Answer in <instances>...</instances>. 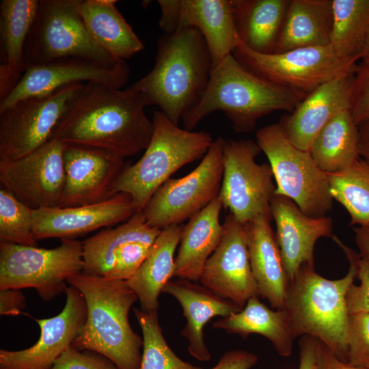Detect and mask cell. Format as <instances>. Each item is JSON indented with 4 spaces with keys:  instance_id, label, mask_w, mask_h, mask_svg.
I'll return each instance as SVG.
<instances>
[{
    "instance_id": "cell-1",
    "label": "cell",
    "mask_w": 369,
    "mask_h": 369,
    "mask_svg": "<svg viewBox=\"0 0 369 369\" xmlns=\"http://www.w3.org/2000/svg\"><path fill=\"white\" fill-rule=\"evenodd\" d=\"M144 94L87 82L57 127L53 139L98 148L123 158L148 147L154 124L145 113Z\"/></svg>"
},
{
    "instance_id": "cell-2",
    "label": "cell",
    "mask_w": 369,
    "mask_h": 369,
    "mask_svg": "<svg viewBox=\"0 0 369 369\" xmlns=\"http://www.w3.org/2000/svg\"><path fill=\"white\" fill-rule=\"evenodd\" d=\"M213 70L202 33L185 27L163 34L156 42L152 70L131 85L142 92L148 105H156L175 124L200 100Z\"/></svg>"
},
{
    "instance_id": "cell-3",
    "label": "cell",
    "mask_w": 369,
    "mask_h": 369,
    "mask_svg": "<svg viewBox=\"0 0 369 369\" xmlns=\"http://www.w3.org/2000/svg\"><path fill=\"white\" fill-rule=\"evenodd\" d=\"M305 98L256 74L230 54L213 69L200 100L181 120L184 129L192 131L206 116L222 111L235 132L247 133L265 115L292 113Z\"/></svg>"
},
{
    "instance_id": "cell-4",
    "label": "cell",
    "mask_w": 369,
    "mask_h": 369,
    "mask_svg": "<svg viewBox=\"0 0 369 369\" xmlns=\"http://www.w3.org/2000/svg\"><path fill=\"white\" fill-rule=\"evenodd\" d=\"M68 284L82 294L87 306L85 323L72 345L105 357L118 369H139L143 339L128 319L138 298L127 282L82 272L69 278Z\"/></svg>"
},
{
    "instance_id": "cell-5",
    "label": "cell",
    "mask_w": 369,
    "mask_h": 369,
    "mask_svg": "<svg viewBox=\"0 0 369 369\" xmlns=\"http://www.w3.org/2000/svg\"><path fill=\"white\" fill-rule=\"evenodd\" d=\"M331 238L348 260L347 274L331 280L318 275L314 264H303L288 282L284 309L297 337L310 336L319 340L339 359L346 362L349 314L346 296L357 277L359 254L336 236Z\"/></svg>"
},
{
    "instance_id": "cell-6",
    "label": "cell",
    "mask_w": 369,
    "mask_h": 369,
    "mask_svg": "<svg viewBox=\"0 0 369 369\" xmlns=\"http://www.w3.org/2000/svg\"><path fill=\"white\" fill-rule=\"evenodd\" d=\"M154 131L142 156L122 170L114 193L129 195L141 212L150 197L182 166L203 158L213 142L206 131L178 127L161 111H155Z\"/></svg>"
},
{
    "instance_id": "cell-7",
    "label": "cell",
    "mask_w": 369,
    "mask_h": 369,
    "mask_svg": "<svg viewBox=\"0 0 369 369\" xmlns=\"http://www.w3.org/2000/svg\"><path fill=\"white\" fill-rule=\"evenodd\" d=\"M256 137L271 167L275 194L290 198L309 217H325L333 200L328 174L318 167L310 152L293 145L279 122L259 128Z\"/></svg>"
},
{
    "instance_id": "cell-8",
    "label": "cell",
    "mask_w": 369,
    "mask_h": 369,
    "mask_svg": "<svg viewBox=\"0 0 369 369\" xmlns=\"http://www.w3.org/2000/svg\"><path fill=\"white\" fill-rule=\"evenodd\" d=\"M83 242L61 239L53 249L0 242V290L32 288L44 301L66 292L83 272Z\"/></svg>"
},
{
    "instance_id": "cell-9",
    "label": "cell",
    "mask_w": 369,
    "mask_h": 369,
    "mask_svg": "<svg viewBox=\"0 0 369 369\" xmlns=\"http://www.w3.org/2000/svg\"><path fill=\"white\" fill-rule=\"evenodd\" d=\"M232 54L256 74L305 97L327 81L354 74L358 64L339 56L330 44L262 54L241 43Z\"/></svg>"
},
{
    "instance_id": "cell-10",
    "label": "cell",
    "mask_w": 369,
    "mask_h": 369,
    "mask_svg": "<svg viewBox=\"0 0 369 369\" xmlns=\"http://www.w3.org/2000/svg\"><path fill=\"white\" fill-rule=\"evenodd\" d=\"M112 64L113 59L92 39L77 9V0H41L25 46L26 66L66 57Z\"/></svg>"
},
{
    "instance_id": "cell-11",
    "label": "cell",
    "mask_w": 369,
    "mask_h": 369,
    "mask_svg": "<svg viewBox=\"0 0 369 369\" xmlns=\"http://www.w3.org/2000/svg\"><path fill=\"white\" fill-rule=\"evenodd\" d=\"M224 139H215L200 164L180 178H169L141 211L148 224L163 230L180 225L218 197L223 174Z\"/></svg>"
},
{
    "instance_id": "cell-12",
    "label": "cell",
    "mask_w": 369,
    "mask_h": 369,
    "mask_svg": "<svg viewBox=\"0 0 369 369\" xmlns=\"http://www.w3.org/2000/svg\"><path fill=\"white\" fill-rule=\"evenodd\" d=\"M83 85L25 98L0 111V161L20 158L51 141Z\"/></svg>"
},
{
    "instance_id": "cell-13",
    "label": "cell",
    "mask_w": 369,
    "mask_h": 369,
    "mask_svg": "<svg viewBox=\"0 0 369 369\" xmlns=\"http://www.w3.org/2000/svg\"><path fill=\"white\" fill-rule=\"evenodd\" d=\"M260 151L258 144L250 139H224L223 174L218 197L223 207L243 224L262 215L271 217L270 204L276 185L270 164L256 161Z\"/></svg>"
},
{
    "instance_id": "cell-14",
    "label": "cell",
    "mask_w": 369,
    "mask_h": 369,
    "mask_svg": "<svg viewBox=\"0 0 369 369\" xmlns=\"http://www.w3.org/2000/svg\"><path fill=\"white\" fill-rule=\"evenodd\" d=\"M141 212L83 242V273L109 279H129L148 255L161 233Z\"/></svg>"
},
{
    "instance_id": "cell-15",
    "label": "cell",
    "mask_w": 369,
    "mask_h": 369,
    "mask_svg": "<svg viewBox=\"0 0 369 369\" xmlns=\"http://www.w3.org/2000/svg\"><path fill=\"white\" fill-rule=\"evenodd\" d=\"M64 144L52 139L20 158L0 161L3 188L33 210L61 206L65 172Z\"/></svg>"
},
{
    "instance_id": "cell-16",
    "label": "cell",
    "mask_w": 369,
    "mask_h": 369,
    "mask_svg": "<svg viewBox=\"0 0 369 369\" xmlns=\"http://www.w3.org/2000/svg\"><path fill=\"white\" fill-rule=\"evenodd\" d=\"M130 72L125 61L105 64L75 57L28 66L16 85L0 100V111L19 100L47 95L75 83L98 82L121 89L128 82Z\"/></svg>"
},
{
    "instance_id": "cell-17",
    "label": "cell",
    "mask_w": 369,
    "mask_h": 369,
    "mask_svg": "<svg viewBox=\"0 0 369 369\" xmlns=\"http://www.w3.org/2000/svg\"><path fill=\"white\" fill-rule=\"evenodd\" d=\"M223 228L219 244L207 260L199 282L243 308L248 299L260 296L251 269L245 225L228 213Z\"/></svg>"
},
{
    "instance_id": "cell-18",
    "label": "cell",
    "mask_w": 369,
    "mask_h": 369,
    "mask_svg": "<svg viewBox=\"0 0 369 369\" xmlns=\"http://www.w3.org/2000/svg\"><path fill=\"white\" fill-rule=\"evenodd\" d=\"M65 184L61 206L105 201L113 195L118 178L126 166L124 158L107 150L64 144Z\"/></svg>"
},
{
    "instance_id": "cell-19",
    "label": "cell",
    "mask_w": 369,
    "mask_h": 369,
    "mask_svg": "<svg viewBox=\"0 0 369 369\" xmlns=\"http://www.w3.org/2000/svg\"><path fill=\"white\" fill-rule=\"evenodd\" d=\"M62 312L51 318L35 319L40 329L38 341L20 351L0 350V369H50L81 332L87 317L82 294L73 286L66 290Z\"/></svg>"
},
{
    "instance_id": "cell-20",
    "label": "cell",
    "mask_w": 369,
    "mask_h": 369,
    "mask_svg": "<svg viewBox=\"0 0 369 369\" xmlns=\"http://www.w3.org/2000/svg\"><path fill=\"white\" fill-rule=\"evenodd\" d=\"M137 212L131 197L118 193L97 203L33 210L36 239L73 238L129 219Z\"/></svg>"
},
{
    "instance_id": "cell-21",
    "label": "cell",
    "mask_w": 369,
    "mask_h": 369,
    "mask_svg": "<svg viewBox=\"0 0 369 369\" xmlns=\"http://www.w3.org/2000/svg\"><path fill=\"white\" fill-rule=\"evenodd\" d=\"M275 236L285 273L290 282L301 266L314 264V245L321 237H332L333 221L326 216L303 213L290 198L274 194L270 204Z\"/></svg>"
},
{
    "instance_id": "cell-22",
    "label": "cell",
    "mask_w": 369,
    "mask_h": 369,
    "mask_svg": "<svg viewBox=\"0 0 369 369\" xmlns=\"http://www.w3.org/2000/svg\"><path fill=\"white\" fill-rule=\"evenodd\" d=\"M355 74V73H354ZM354 74L327 81L308 94L279 122L289 141L309 151L320 131L336 115L350 109Z\"/></svg>"
},
{
    "instance_id": "cell-23",
    "label": "cell",
    "mask_w": 369,
    "mask_h": 369,
    "mask_svg": "<svg viewBox=\"0 0 369 369\" xmlns=\"http://www.w3.org/2000/svg\"><path fill=\"white\" fill-rule=\"evenodd\" d=\"M193 282L180 278L170 280L162 292L174 297L182 307L187 324L180 334L188 341L189 353L199 361H207L210 353L204 340V326L214 317H228L243 308Z\"/></svg>"
},
{
    "instance_id": "cell-24",
    "label": "cell",
    "mask_w": 369,
    "mask_h": 369,
    "mask_svg": "<svg viewBox=\"0 0 369 369\" xmlns=\"http://www.w3.org/2000/svg\"><path fill=\"white\" fill-rule=\"evenodd\" d=\"M185 27L203 36L213 69L242 43L231 0H178L177 30Z\"/></svg>"
},
{
    "instance_id": "cell-25",
    "label": "cell",
    "mask_w": 369,
    "mask_h": 369,
    "mask_svg": "<svg viewBox=\"0 0 369 369\" xmlns=\"http://www.w3.org/2000/svg\"><path fill=\"white\" fill-rule=\"evenodd\" d=\"M267 215H259L245 223L247 243L251 272L259 295L272 308L286 306L288 279L279 245Z\"/></svg>"
},
{
    "instance_id": "cell-26",
    "label": "cell",
    "mask_w": 369,
    "mask_h": 369,
    "mask_svg": "<svg viewBox=\"0 0 369 369\" xmlns=\"http://www.w3.org/2000/svg\"><path fill=\"white\" fill-rule=\"evenodd\" d=\"M39 3L38 0L0 3V100L12 90L26 70L25 46Z\"/></svg>"
},
{
    "instance_id": "cell-27",
    "label": "cell",
    "mask_w": 369,
    "mask_h": 369,
    "mask_svg": "<svg viewBox=\"0 0 369 369\" xmlns=\"http://www.w3.org/2000/svg\"><path fill=\"white\" fill-rule=\"evenodd\" d=\"M222 208L218 197L183 226L175 258L174 277L199 282L207 260L223 234V223L219 221Z\"/></svg>"
},
{
    "instance_id": "cell-28",
    "label": "cell",
    "mask_w": 369,
    "mask_h": 369,
    "mask_svg": "<svg viewBox=\"0 0 369 369\" xmlns=\"http://www.w3.org/2000/svg\"><path fill=\"white\" fill-rule=\"evenodd\" d=\"M115 0H77V9L95 42L113 59L125 61L144 45L120 12Z\"/></svg>"
},
{
    "instance_id": "cell-29",
    "label": "cell",
    "mask_w": 369,
    "mask_h": 369,
    "mask_svg": "<svg viewBox=\"0 0 369 369\" xmlns=\"http://www.w3.org/2000/svg\"><path fill=\"white\" fill-rule=\"evenodd\" d=\"M183 226L163 229L135 274L126 282L135 292L141 310L158 311V298L165 286L174 277V254L179 245Z\"/></svg>"
},
{
    "instance_id": "cell-30",
    "label": "cell",
    "mask_w": 369,
    "mask_h": 369,
    "mask_svg": "<svg viewBox=\"0 0 369 369\" xmlns=\"http://www.w3.org/2000/svg\"><path fill=\"white\" fill-rule=\"evenodd\" d=\"M213 327L243 338L252 333L261 335L271 341L282 357L291 355L293 340L297 338L288 312L271 310L258 297L248 299L240 312L216 320Z\"/></svg>"
},
{
    "instance_id": "cell-31",
    "label": "cell",
    "mask_w": 369,
    "mask_h": 369,
    "mask_svg": "<svg viewBox=\"0 0 369 369\" xmlns=\"http://www.w3.org/2000/svg\"><path fill=\"white\" fill-rule=\"evenodd\" d=\"M331 0H290L274 52L330 44Z\"/></svg>"
},
{
    "instance_id": "cell-32",
    "label": "cell",
    "mask_w": 369,
    "mask_h": 369,
    "mask_svg": "<svg viewBox=\"0 0 369 369\" xmlns=\"http://www.w3.org/2000/svg\"><path fill=\"white\" fill-rule=\"evenodd\" d=\"M290 0L233 1L242 43L258 53L274 52Z\"/></svg>"
},
{
    "instance_id": "cell-33",
    "label": "cell",
    "mask_w": 369,
    "mask_h": 369,
    "mask_svg": "<svg viewBox=\"0 0 369 369\" xmlns=\"http://www.w3.org/2000/svg\"><path fill=\"white\" fill-rule=\"evenodd\" d=\"M309 152L327 174L341 172L360 158L358 128L350 109L336 115L320 131Z\"/></svg>"
},
{
    "instance_id": "cell-34",
    "label": "cell",
    "mask_w": 369,
    "mask_h": 369,
    "mask_svg": "<svg viewBox=\"0 0 369 369\" xmlns=\"http://www.w3.org/2000/svg\"><path fill=\"white\" fill-rule=\"evenodd\" d=\"M330 45L341 57L359 61L369 33V0H331Z\"/></svg>"
},
{
    "instance_id": "cell-35",
    "label": "cell",
    "mask_w": 369,
    "mask_h": 369,
    "mask_svg": "<svg viewBox=\"0 0 369 369\" xmlns=\"http://www.w3.org/2000/svg\"><path fill=\"white\" fill-rule=\"evenodd\" d=\"M327 174L331 195L347 210L350 226L369 223V163L359 158L345 169Z\"/></svg>"
},
{
    "instance_id": "cell-36",
    "label": "cell",
    "mask_w": 369,
    "mask_h": 369,
    "mask_svg": "<svg viewBox=\"0 0 369 369\" xmlns=\"http://www.w3.org/2000/svg\"><path fill=\"white\" fill-rule=\"evenodd\" d=\"M141 329L143 348L139 369H202L179 358L166 342L157 312H146L135 308Z\"/></svg>"
},
{
    "instance_id": "cell-37",
    "label": "cell",
    "mask_w": 369,
    "mask_h": 369,
    "mask_svg": "<svg viewBox=\"0 0 369 369\" xmlns=\"http://www.w3.org/2000/svg\"><path fill=\"white\" fill-rule=\"evenodd\" d=\"M33 209L12 193L0 190V242L36 246L33 231Z\"/></svg>"
},
{
    "instance_id": "cell-38",
    "label": "cell",
    "mask_w": 369,
    "mask_h": 369,
    "mask_svg": "<svg viewBox=\"0 0 369 369\" xmlns=\"http://www.w3.org/2000/svg\"><path fill=\"white\" fill-rule=\"evenodd\" d=\"M346 362L369 369V313L349 314Z\"/></svg>"
},
{
    "instance_id": "cell-39",
    "label": "cell",
    "mask_w": 369,
    "mask_h": 369,
    "mask_svg": "<svg viewBox=\"0 0 369 369\" xmlns=\"http://www.w3.org/2000/svg\"><path fill=\"white\" fill-rule=\"evenodd\" d=\"M350 111L357 125L369 116V62L361 61L354 74Z\"/></svg>"
},
{
    "instance_id": "cell-40",
    "label": "cell",
    "mask_w": 369,
    "mask_h": 369,
    "mask_svg": "<svg viewBox=\"0 0 369 369\" xmlns=\"http://www.w3.org/2000/svg\"><path fill=\"white\" fill-rule=\"evenodd\" d=\"M50 369H118L105 357L90 351H81L70 346Z\"/></svg>"
},
{
    "instance_id": "cell-41",
    "label": "cell",
    "mask_w": 369,
    "mask_h": 369,
    "mask_svg": "<svg viewBox=\"0 0 369 369\" xmlns=\"http://www.w3.org/2000/svg\"><path fill=\"white\" fill-rule=\"evenodd\" d=\"M357 277L359 285L352 284L346 296L349 314L369 313V264L359 255L357 260Z\"/></svg>"
},
{
    "instance_id": "cell-42",
    "label": "cell",
    "mask_w": 369,
    "mask_h": 369,
    "mask_svg": "<svg viewBox=\"0 0 369 369\" xmlns=\"http://www.w3.org/2000/svg\"><path fill=\"white\" fill-rule=\"evenodd\" d=\"M299 369H320L321 342L310 336H303L299 340Z\"/></svg>"
},
{
    "instance_id": "cell-43",
    "label": "cell",
    "mask_w": 369,
    "mask_h": 369,
    "mask_svg": "<svg viewBox=\"0 0 369 369\" xmlns=\"http://www.w3.org/2000/svg\"><path fill=\"white\" fill-rule=\"evenodd\" d=\"M257 355L244 350L225 353L218 363L210 369H251L258 362Z\"/></svg>"
},
{
    "instance_id": "cell-44",
    "label": "cell",
    "mask_w": 369,
    "mask_h": 369,
    "mask_svg": "<svg viewBox=\"0 0 369 369\" xmlns=\"http://www.w3.org/2000/svg\"><path fill=\"white\" fill-rule=\"evenodd\" d=\"M25 298L20 290H0V314L1 316H15L20 313L25 305Z\"/></svg>"
},
{
    "instance_id": "cell-45",
    "label": "cell",
    "mask_w": 369,
    "mask_h": 369,
    "mask_svg": "<svg viewBox=\"0 0 369 369\" xmlns=\"http://www.w3.org/2000/svg\"><path fill=\"white\" fill-rule=\"evenodd\" d=\"M161 16L159 27L165 34L176 31L178 23V0H159Z\"/></svg>"
},
{
    "instance_id": "cell-46",
    "label": "cell",
    "mask_w": 369,
    "mask_h": 369,
    "mask_svg": "<svg viewBox=\"0 0 369 369\" xmlns=\"http://www.w3.org/2000/svg\"><path fill=\"white\" fill-rule=\"evenodd\" d=\"M320 369H366L349 364L339 359L332 351L321 342Z\"/></svg>"
},
{
    "instance_id": "cell-47",
    "label": "cell",
    "mask_w": 369,
    "mask_h": 369,
    "mask_svg": "<svg viewBox=\"0 0 369 369\" xmlns=\"http://www.w3.org/2000/svg\"><path fill=\"white\" fill-rule=\"evenodd\" d=\"M360 258L369 264V223L353 229Z\"/></svg>"
},
{
    "instance_id": "cell-48",
    "label": "cell",
    "mask_w": 369,
    "mask_h": 369,
    "mask_svg": "<svg viewBox=\"0 0 369 369\" xmlns=\"http://www.w3.org/2000/svg\"><path fill=\"white\" fill-rule=\"evenodd\" d=\"M357 128L359 156L369 163V116L361 121Z\"/></svg>"
},
{
    "instance_id": "cell-49",
    "label": "cell",
    "mask_w": 369,
    "mask_h": 369,
    "mask_svg": "<svg viewBox=\"0 0 369 369\" xmlns=\"http://www.w3.org/2000/svg\"><path fill=\"white\" fill-rule=\"evenodd\" d=\"M361 61L369 62V33L365 43Z\"/></svg>"
}]
</instances>
